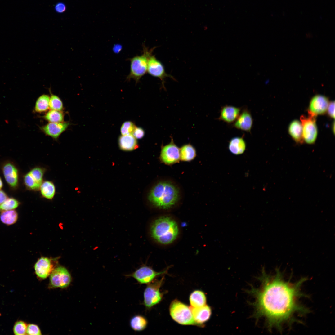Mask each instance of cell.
I'll return each mask as SVG.
<instances>
[{
  "label": "cell",
  "instance_id": "cell-30",
  "mask_svg": "<svg viewBox=\"0 0 335 335\" xmlns=\"http://www.w3.org/2000/svg\"><path fill=\"white\" fill-rule=\"evenodd\" d=\"M20 202L13 197L8 198L0 205V212L14 210L20 205Z\"/></svg>",
  "mask_w": 335,
  "mask_h": 335
},
{
  "label": "cell",
  "instance_id": "cell-16",
  "mask_svg": "<svg viewBox=\"0 0 335 335\" xmlns=\"http://www.w3.org/2000/svg\"><path fill=\"white\" fill-rule=\"evenodd\" d=\"M69 124L68 122H49L40 127V128L45 134L56 139L67 129Z\"/></svg>",
  "mask_w": 335,
  "mask_h": 335
},
{
  "label": "cell",
  "instance_id": "cell-29",
  "mask_svg": "<svg viewBox=\"0 0 335 335\" xmlns=\"http://www.w3.org/2000/svg\"><path fill=\"white\" fill-rule=\"evenodd\" d=\"M42 118L49 122H62L64 121V114L61 111L51 109Z\"/></svg>",
  "mask_w": 335,
  "mask_h": 335
},
{
  "label": "cell",
  "instance_id": "cell-28",
  "mask_svg": "<svg viewBox=\"0 0 335 335\" xmlns=\"http://www.w3.org/2000/svg\"><path fill=\"white\" fill-rule=\"evenodd\" d=\"M0 218L3 223L7 225H11L17 221L18 214L15 210L3 211L0 214Z\"/></svg>",
  "mask_w": 335,
  "mask_h": 335
},
{
  "label": "cell",
  "instance_id": "cell-15",
  "mask_svg": "<svg viewBox=\"0 0 335 335\" xmlns=\"http://www.w3.org/2000/svg\"><path fill=\"white\" fill-rule=\"evenodd\" d=\"M54 269L52 260L45 257H42L39 258L34 265L36 275L42 279H45L47 277Z\"/></svg>",
  "mask_w": 335,
  "mask_h": 335
},
{
  "label": "cell",
  "instance_id": "cell-22",
  "mask_svg": "<svg viewBox=\"0 0 335 335\" xmlns=\"http://www.w3.org/2000/svg\"><path fill=\"white\" fill-rule=\"evenodd\" d=\"M288 132L293 140L297 143L302 144L304 142L302 136V128L301 122L297 120L292 121L288 127Z\"/></svg>",
  "mask_w": 335,
  "mask_h": 335
},
{
  "label": "cell",
  "instance_id": "cell-12",
  "mask_svg": "<svg viewBox=\"0 0 335 335\" xmlns=\"http://www.w3.org/2000/svg\"><path fill=\"white\" fill-rule=\"evenodd\" d=\"M328 98L326 96L316 95L311 99L308 110L309 115L316 117L318 115L327 112L329 103Z\"/></svg>",
  "mask_w": 335,
  "mask_h": 335
},
{
  "label": "cell",
  "instance_id": "cell-4",
  "mask_svg": "<svg viewBox=\"0 0 335 335\" xmlns=\"http://www.w3.org/2000/svg\"><path fill=\"white\" fill-rule=\"evenodd\" d=\"M154 49V47L149 50L144 46L142 55L136 56L130 59V71L127 79H133L136 83L139 81L147 72L148 60Z\"/></svg>",
  "mask_w": 335,
  "mask_h": 335
},
{
  "label": "cell",
  "instance_id": "cell-11",
  "mask_svg": "<svg viewBox=\"0 0 335 335\" xmlns=\"http://www.w3.org/2000/svg\"><path fill=\"white\" fill-rule=\"evenodd\" d=\"M71 281L70 273L63 266H59L55 268L50 275V284L53 288H66L69 286Z\"/></svg>",
  "mask_w": 335,
  "mask_h": 335
},
{
  "label": "cell",
  "instance_id": "cell-9",
  "mask_svg": "<svg viewBox=\"0 0 335 335\" xmlns=\"http://www.w3.org/2000/svg\"><path fill=\"white\" fill-rule=\"evenodd\" d=\"M159 158L161 163L168 166L173 165L180 161V148L174 143L172 138L169 144L162 146Z\"/></svg>",
  "mask_w": 335,
  "mask_h": 335
},
{
  "label": "cell",
  "instance_id": "cell-6",
  "mask_svg": "<svg viewBox=\"0 0 335 335\" xmlns=\"http://www.w3.org/2000/svg\"><path fill=\"white\" fill-rule=\"evenodd\" d=\"M163 280V278L160 280L152 281L148 284L143 295V303L146 309H150L161 300L163 295L159 289Z\"/></svg>",
  "mask_w": 335,
  "mask_h": 335
},
{
  "label": "cell",
  "instance_id": "cell-39",
  "mask_svg": "<svg viewBox=\"0 0 335 335\" xmlns=\"http://www.w3.org/2000/svg\"><path fill=\"white\" fill-rule=\"evenodd\" d=\"M3 183L1 178L0 177V190L2 187Z\"/></svg>",
  "mask_w": 335,
  "mask_h": 335
},
{
  "label": "cell",
  "instance_id": "cell-1",
  "mask_svg": "<svg viewBox=\"0 0 335 335\" xmlns=\"http://www.w3.org/2000/svg\"><path fill=\"white\" fill-rule=\"evenodd\" d=\"M258 279L261 282L259 288L253 287L248 293L255 298L252 303L255 311L253 316L257 319L264 318L269 330L275 328L280 331L285 325L298 322L297 316H302L310 310L301 302L306 295L302 288L307 280L303 277L293 282L285 278L278 268L273 275H269L264 268Z\"/></svg>",
  "mask_w": 335,
  "mask_h": 335
},
{
  "label": "cell",
  "instance_id": "cell-5",
  "mask_svg": "<svg viewBox=\"0 0 335 335\" xmlns=\"http://www.w3.org/2000/svg\"><path fill=\"white\" fill-rule=\"evenodd\" d=\"M170 315L177 323L183 325H196L190 307L175 299L169 307Z\"/></svg>",
  "mask_w": 335,
  "mask_h": 335
},
{
  "label": "cell",
  "instance_id": "cell-8",
  "mask_svg": "<svg viewBox=\"0 0 335 335\" xmlns=\"http://www.w3.org/2000/svg\"><path fill=\"white\" fill-rule=\"evenodd\" d=\"M46 171L45 168L41 166H36L30 170L23 177L26 188L31 191L39 190Z\"/></svg>",
  "mask_w": 335,
  "mask_h": 335
},
{
  "label": "cell",
  "instance_id": "cell-37",
  "mask_svg": "<svg viewBox=\"0 0 335 335\" xmlns=\"http://www.w3.org/2000/svg\"><path fill=\"white\" fill-rule=\"evenodd\" d=\"M55 9L56 12L62 13L66 10L65 5L63 3L60 2L57 3L55 6Z\"/></svg>",
  "mask_w": 335,
  "mask_h": 335
},
{
  "label": "cell",
  "instance_id": "cell-10",
  "mask_svg": "<svg viewBox=\"0 0 335 335\" xmlns=\"http://www.w3.org/2000/svg\"><path fill=\"white\" fill-rule=\"evenodd\" d=\"M315 118L309 115L308 117L304 115L300 117L303 139L308 144H314L317 139L318 129Z\"/></svg>",
  "mask_w": 335,
  "mask_h": 335
},
{
  "label": "cell",
  "instance_id": "cell-2",
  "mask_svg": "<svg viewBox=\"0 0 335 335\" xmlns=\"http://www.w3.org/2000/svg\"><path fill=\"white\" fill-rule=\"evenodd\" d=\"M183 197V191L180 185L174 179L167 177L158 179L150 188L147 196L152 206L162 210L176 207Z\"/></svg>",
  "mask_w": 335,
  "mask_h": 335
},
{
  "label": "cell",
  "instance_id": "cell-20",
  "mask_svg": "<svg viewBox=\"0 0 335 335\" xmlns=\"http://www.w3.org/2000/svg\"><path fill=\"white\" fill-rule=\"evenodd\" d=\"M246 147V142L242 137L237 136L231 138L229 142L228 149L232 154L239 155L243 154Z\"/></svg>",
  "mask_w": 335,
  "mask_h": 335
},
{
  "label": "cell",
  "instance_id": "cell-31",
  "mask_svg": "<svg viewBox=\"0 0 335 335\" xmlns=\"http://www.w3.org/2000/svg\"><path fill=\"white\" fill-rule=\"evenodd\" d=\"M49 101V107L51 109L61 111L63 109V105L60 98L57 96L51 93Z\"/></svg>",
  "mask_w": 335,
  "mask_h": 335
},
{
  "label": "cell",
  "instance_id": "cell-35",
  "mask_svg": "<svg viewBox=\"0 0 335 335\" xmlns=\"http://www.w3.org/2000/svg\"><path fill=\"white\" fill-rule=\"evenodd\" d=\"M132 135L136 139H141L144 137L145 135V132L142 128L136 127L134 129Z\"/></svg>",
  "mask_w": 335,
  "mask_h": 335
},
{
  "label": "cell",
  "instance_id": "cell-25",
  "mask_svg": "<svg viewBox=\"0 0 335 335\" xmlns=\"http://www.w3.org/2000/svg\"><path fill=\"white\" fill-rule=\"evenodd\" d=\"M189 300L191 307H198L206 304V297L204 293L200 290H195L190 295Z\"/></svg>",
  "mask_w": 335,
  "mask_h": 335
},
{
  "label": "cell",
  "instance_id": "cell-34",
  "mask_svg": "<svg viewBox=\"0 0 335 335\" xmlns=\"http://www.w3.org/2000/svg\"><path fill=\"white\" fill-rule=\"evenodd\" d=\"M26 334L32 335L42 334L39 327L33 324H30L27 326Z\"/></svg>",
  "mask_w": 335,
  "mask_h": 335
},
{
  "label": "cell",
  "instance_id": "cell-18",
  "mask_svg": "<svg viewBox=\"0 0 335 335\" xmlns=\"http://www.w3.org/2000/svg\"><path fill=\"white\" fill-rule=\"evenodd\" d=\"M194 319L197 325L201 326L210 318L212 310L207 305L198 307H190Z\"/></svg>",
  "mask_w": 335,
  "mask_h": 335
},
{
  "label": "cell",
  "instance_id": "cell-24",
  "mask_svg": "<svg viewBox=\"0 0 335 335\" xmlns=\"http://www.w3.org/2000/svg\"><path fill=\"white\" fill-rule=\"evenodd\" d=\"M39 190L41 196L48 200H52L56 194V188L53 182L50 181H43Z\"/></svg>",
  "mask_w": 335,
  "mask_h": 335
},
{
  "label": "cell",
  "instance_id": "cell-19",
  "mask_svg": "<svg viewBox=\"0 0 335 335\" xmlns=\"http://www.w3.org/2000/svg\"><path fill=\"white\" fill-rule=\"evenodd\" d=\"M241 108L225 105L221 107L218 120L228 124L234 122L239 116Z\"/></svg>",
  "mask_w": 335,
  "mask_h": 335
},
{
  "label": "cell",
  "instance_id": "cell-38",
  "mask_svg": "<svg viewBox=\"0 0 335 335\" xmlns=\"http://www.w3.org/2000/svg\"><path fill=\"white\" fill-rule=\"evenodd\" d=\"M8 198L7 194L3 190H0V205Z\"/></svg>",
  "mask_w": 335,
  "mask_h": 335
},
{
  "label": "cell",
  "instance_id": "cell-27",
  "mask_svg": "<svg viewBox=\"0 0 335 335\" xmlns=\"http://www.w3.org/2000/svg\"><path fill=\"white\" fill-rule=\"evenodd\" d=\"M50 96L47 94H42L37 99L34 107V111L38 113L47 111L49 107Z\"/></svg>",
  "mask_w": 335,
  "mask_h": 335
},
{
  "label": "cell",
  "instance_id": "cell-33",
  "mask_svg": "<svg viewBox=\"0 0 335 335\" xmlns=\"http://www.w3.org/2000/svg\"><path fill=\"white\" fill-rule=\"evenodd\" d=\"M27 328V326L25 323L22 321H18L14 326V333L17 335L26 334Z\"/></svg>",
  "mask_w": 335,
  "mask_h": 335
},
{
  "label": "cell",
  "instance_id": "cell-36",
  "mask_svg": "<svg viewBox=\"0 0 335 335\" xmlns=\"http://www.w3.org/2000/svg\"><path fill=\"white\" fill-rule=\"evenodd\" d=\"M334 105V101L329 102L327 111L329 116L333 119L335 118Z\"/></svg>",
  "mask_w": 335,
  "mask_h": 335
},
{
  "label": "cell",
  "instance_id": "cell-3",
  "mask_svg": "<svg viewBox=\"0 0 335 335\" xmlns=\"http://www.w3.org/2000/svg\"><path fill=\"white\" fill-rule=\"evenodd\" d=\"M150 231L152 237L158 243L163 245L173 243L179 234L177 222L167 215L160 216L155 219L152 224Z\"/></svg>",
  "mask_w": 335,
  "mask_h": 335
},
{
  "label": "cell",
  "instance_id": "cell-32",
  "mask_svg": "<svg viewBox=\"0 0 335 335\" xmlns=\"http://www.w3.org/2000/svg\"><path fill=\"white\" fill-rule=\"evenodd\" d=\"M136 126L132 122L127 121L124 122L122 125L120 132L122 135H132Z\"/></svg>",
  "mask_w": 335,
  "mask_h": 335
},
{
  "label": "cell",
  "instance_id": "cell-14",
  "mask_svg": "<svg viewBox=\"0 0 335 335\" xmlns=\"http://www.w3.org/2000/svg\"><path fill=\"white\" fill-rule=\"evenodd\" d=\"M2 169L8 185L13 189L17 188L19 185V172L15 164L11 162L7 161L2 164Z\"/></svg>",
  "mask_w": 335,
  "mask_h": 335
},
{
  "label": "cell",
  "instance_id": "cell-23",
  "mask_svg": "<svg viewBox=\"0 0 335 335\" xmlns=\"http://www.w3.org/2000/svg\"><path fill=\"white\" fill-rule=\"evenodd\" d=\"M180 160L182 162H190L196 157L195 149L190 144L183 145L180 148Z\"/></svg>",
  "mask_w": 335,
  "mask_h": 335
},
{
  "label": "cell",
  "instance_id": "cell-17",
  "mask_svg": "<svg viewBox=\"0 0 335 335\" xmlns=\"http://www.w3.org/2000/svg\"><path fill=\"white\" fill-rule=\"evenodd\" d=\"M253 124V119L251 114L247 108H245L240 113L233 126L238 129L250 132Z\"/></svg>",
  "mask_w": 335,
  "mask_h": 335
},
{
  "label": "cell",
  "instance_id": "cell-7",
  "mask_svg": "<svg viewBox=\"0 0 335 335\" xmlns=\"http://www.w3.org/2000/svg\"><path fill=\"white\" fill-rule=\"evenodd\" d=\"M168 269V268L163 271L158 272L151 267L143 264L133 272L126 276L133 278L140 284H148L159 275L166 273Z\"/></svg>",
  "mask_w": 335,
  "mask_h": 335
},
{
  "label": "cell",
  "instance_id": "cell-26",
  "mask_svg": "<svg viewBox=\"0 0 335 335\" xmlns=\"http://www.w3.org/2000/svg\"><path fill=\"white\" fill-rule=\"evenodd\" d=\"M148 322L146 319L141 315H136L133 316L130 321V325L134 331L140 332L146 327Z\"/></svg>",
  "mask_w": 335,
  "mask_h": 335
},
{
  "label": "cell",
  "instance_id": "cell-21",
  "mask_svg": "<svg viewBox=\"0 0 335 335\" xmlns=\"http://www.w3.org/2000/svg\"><path fill=\"white\" fill-rule=\"evenodd\" d=\"M136 139L132 135H122L118 139L120 148L125 151H131L138 147Z\"/></svg>",
  "mask_w": 335,
  "mask_h": 335
},
{
  "label": "cell",
  "instance_id": "cell-13",
  "mask_svg": "<svg viewBox=\"0 0 335 335\" xmlns=\"http://www.w3.org/2000/svg\"><path fill=\"white\" fill-rule=\"evenodd\" d=\"M147 72L152 76L160 79L163 86L167 77L174 79L173 77L166 73L163 64L154 55H151L149 58Z\"/></svg>",
  "mask_w": 335,
  "mask_h": 335
}]
</instances>
